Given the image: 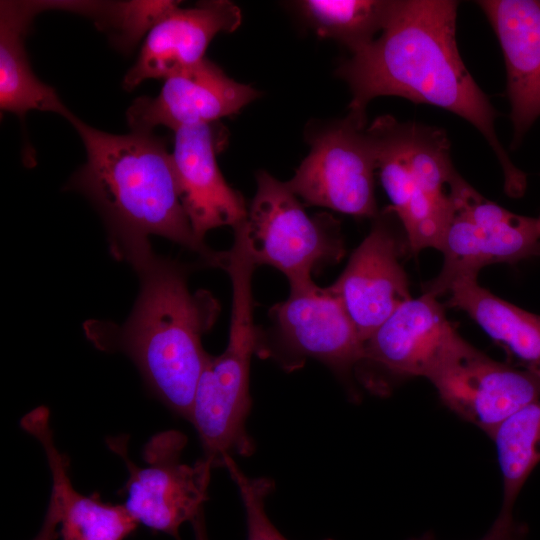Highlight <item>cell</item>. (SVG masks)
<instances>
[{
    "mask_svg": "<svg viewBox=\"0 0 540 540\" xmlns=\"http://www.w3.org/2000/svg\"><path fill=\"white\" fill-rule=\"evenodd\" d=\"M458 2L391 1L378 36L337 69L351 91L349 114L366 125V108L398 96L445 109L473 125L495 153L511 197L523 195L526 175L510 160L495 130L497 111L467 70L456 41Z\"/></svg>",
    "mask_w": 540,
    "mask_h": 540,
    "instance_id": "1",
    "label": "cell"
},
{
    "mask_svg": "<svg viewBox=\"0 0 540 540\" xmlns=\"http://www.w3.org/2000/svg\"><path fill=\"white\" fill-rule=\"evenodd\" d=\"M108 240L111 254L136 272L140 291L124 324L90 320L85 333L100 350L130 357L157 397L189 419L209 355L202 338L215 324L220 304L207 290L191 291L189 269L156 254L148 236L114 233Z\"/></svg>",
    "mask_w": 540,
    "mask_h": 540,
    "instance_id": "2",
    "label": "cell"
},
{
    "mask_svg": "<svg viewBox=\"0 0 540 540\" xmlns=\"http://www.w3.org/2000/svg\"><path fill=\"white\" fill-rule=\"evenodd\" d=\"M68 121L86 152L68 187L90 200L108 234L161 236L197 254L204 265L223 269L225 251L211 249L192 230L163 138L146 131L112 134L74 114Z\"/></svg>",
    "mask_w": 540,
    "mask_h": 540,
    "instance_id": "3",
    "label": "cell"
},
{
    "mask_svg": "<svg viewBox=\"0 0 540 540\" xmlns=\"http://www.w3.org/2000/svg\"><path fill=\"white\" fill-rule=\"evenodd\" d=\"M244 234L234 233L226 251L224 269L232 286L228 343L218 356L208 355L201 371L189 421L196 429L204 457L214 467L227 456H250L255 449L246 430L252 400L249 394L250 364L256 351L252 278L255 268Z\"/></svg>",
    "mask_w": 540,
    "mask_h": 540,
    "instance_id": "4",
    "label": "cell"
},
{
    "mask_svg": "<svg viewBox=\"0 0 540 540\" xmlns=\"http://www.w3.org/2000/svg\"><path fill=\"white\" fill-rule=\"evenodd\" d=\"M366 131L377 172L413 253L440 250L453 214L452 194L460 176L451 161L450 142L440 128L377 117Z\"/></svg>",
    "mask_w": 540,
    "mask_h": 540,
    "instance_id": "5",
    "label": "cell"
},
{
    "mask_svg": "<svg viewBox=\"0 0 540 540\" xmlns=\"http://www.w3.org/2000/svg\"><path fill=\"white\" fill-rule=\"evenodd\" d=\"M241 224L249 255L257 265L281 271L290 286L312 281V274L345 254L340 223L329 214L309 216L286 182L266 171Z\"/></svg>",
    "mask_w": 540,
    "mask_h": 540,
    "instance_id": "6",
    "label": "cell"
},
{
    "mask_svg": "<svg viewBox=\"0 0 540 540\" xmlns=\"http://www.w3.org/2000/svg\"><path fill=\"white\" fill-rule=\"evenodd\" d=\"M269 326H257L256 351L286 371L301 368L307 359L349 379L363 356V341L342 301L314 281L290 286L289 297L273 305Z\"/></svg>",
    "mask_w": 540,
    "mask_h": 540,
    "instance_id": "7",
    "label": "cell"
},
{
    "mask_svg": "<svg viewBox=\"0 0 540 540\" xmlns=\"http://www.w3.org/2000/svg\"><path fill=\"white\" fill-rule=\"evenodd\" d=\"M126 441L124 437L108 440L129 473L124 506L138 523L178 538L181 525L192 522L203 510L214 468L212 462L205 457L192 465L181 462L187 438L176 430L150 439L143 452L145 467L129 459Z\"/></svg>",
    "mask_w": 540,
    "mask_h": 540,
    "instance_id": "8",
    "label": "cell"
},
{
    "mask_svg": "<svg viewBox=\"0 0 540 540\" xmlns=\"http://www.w3.org/2000/svg\"><path fill=\"white\" fill-rule=\"evenodd\" d=\"M440 251L441 271L424 285V293L436 298L460 280L477 278L487 265L540 256V217L510 212L467 187L458 197Z\"/></svg>",
    "mask_w": 540,
    "mask_h": 540,
    "instance_id": "9",
    "label": "cell"
},
{
    "mask_svg": "<svg viewBox=\"0 0 540 540\" xmlns=\"http://www.w3.org/2000/svg\"><path fill=\"white\" fill-rule=\"evenodd\" d=\"M366 128L349 114L313 135L309 154L286 182L291 191L308 205L377 217V167Z\"/></svg>",
    "mask_w": 540,
    "mask_h": 540,
    "instance_id": "10",
    "label": "cell"
},
{
    "mask_svg": "<svg viewBox=\"0 0 540 540\" xmlns=\"http://www.w3.org/2000/svg\"><path fill=\"white\" fill-rule=\"evenodd\" d=\"M452 412L489 437L510 416L540 400V378L497 362L462 337L426 378Z\"/></svg>",
    "mask_w": 540,
    "mask_h": 540,
    "instance_id": "11",
    "label": "cell"
},
{
    "mask_svg": "<svg viewBox=\"0 0 540 540\" xmlns=\"http://www.w3.org/2000/svg\"><path fill=\"white\" fill-rule=\"evenodd\" d=\"M460 337L438 298L423 293L400 306L364 342L355 371L367 388L382 393L388 377L427 378Z\"/></svg>",
    "mask_w": 540,
    "mask_h": 540,
    "instance_id": "12",
    "label": "cell"
},
{
    "mask_svg": "<svg viewBox=\"0 0 540 540\" xmlns=\"http://www.w3.org/2000/svg\"><path fill=\"white\" fill-rule=\"evenodd\" d=\"M164 80L156 97H139L127 109L132 131L154 132L164 126L175 132L186 126L215 123L239 113L260 96L255 88L233 80L207 58Z\"/></svg>",
    "mask_w": 540,
    "mask_h": 540,
    "instance_id": "13",
    "label": "cell"
},
{
    "mask_svg": "<svg viewBox=\"0 0 540 540\" xmlns=\"http://www.w3.org/2000/svg\"><path fill=\"white\" fill-rule=\"evenodd\" d=\"M226 136L215 123L175 131L171 153L179 196L195 236L202 242L208 231L243 223L248 208L242 195L224 179L216 160Z\"/></svg>",
    "mask_w": 540,
    "mask_h": 540,
    "instance_id": "14",
    "label": "cell"
},
{
    "mask_svg": "<svg viewBox=\"0 0 540 540\" xmlns=\"http://www.w3.org/2000/svg\"><path fill=\"white\" fill-rule=\"evenodd\" d=\"M401 246L384 216L352 252L330 288L342 301L364 342L412 297L400 262Z\"/></svg>",
    "mask_w": 540,
    "mask_h": 540,
    "instance_id": "15",
    "label": "cell"
},
{
    "mask_svg": "<svg viewBox=\"0 0 540 540\" xmlns=\"http://www.w3.org/2000/svg\"><path fill=\"white\" fill-rule=\"evenodd\" d=\"M241 21L239 7L230 1H202L185 9L178 4L147 33L123 87L132 90L148 79H166L201 61L213 38L235 31Z\"/></svg>",
    "mask_w": 540,
    "mask_h": 540,
    "instance_id": "16",
    "label": "cell"
},
{
    "mask_svg": "<svg viewBox=\"0 0 540 540\" xmlns=\"http://www.w3.org/2000/svg\"><path fill=\"white\" fill-rule=\"evenodd\" d=\"M502 49L513 142L540 116V0H481Z\"/></svg>",
    "mask_w": 540,
    "mask_h": 540,
    "instance_id": "17",
    "label": "cell"
},
{
    "mask_svg": "<svg viewBox=\"0 0 540 540\" xmlns=\"http://www.w3.org/2000/svg\"><path fill=\"white\" fill-rule=\"evenodd\" d=\"M32 1H1L0 108L23 118L27 112H53L67 120L72 113L55 89L34 74L24 38L37 14Z\"/></svg>",
    "mask_w": 540,
    "mask_h": 540,
    "instance_id": "18",
    "label": "cell"
},
{
    "mask_svg": "<svg viewBox=\"0 0 540 540\" xmlns=\"http://www.w3.org/2000/svg\"><path fill=\"white\" fill-rule=\"evenodd\" d=\"M45 452L52 478L51 495L60 510L61 540H124L138 522L124 505L105 503L100 496H86L74 489L67 457L57 448L49 424L38 425L32 433Z\"/></svg>",
    "mask_w": 540,
    "mask_h": 540,
    "instance_id": "19",
    "label": "cell"
},
{
    "mask_svg": "<svg viewBox=\"0 0 540 540\" xmlns=\"http://www.w3.org/2000/svg\"><path fill=\"white\" fill-rule=\"evenodd\" d=\"M448 306L467 313L522 366L540 378V315L503 300L467 278L447 292Z\"/></svg>",
    "mask_w": 540,
    "mask_h": 540,
    "instance_id": "20",
    "label": "cell"
},
{
    "mask_svg": "<svg viewBox=\"0 0 540 540\" xmlns=\"http://www.w3.org/2000/svg\"><path fill=\"white\" fill-rule=\"evenodd\" d=\"M391 1L303 0L296 5L315 33L345 45L351 53L381 32Z\"/></svg>",
    "mask_w": 540,
    "mask_h": 540,
    "instance_id": "21",
    "label": "cell"
},
{
    "mask_svg": "<svg viewBox=\"0 0 540 540\" xmlns=\"http://www.w3.org/2000/svg\"><path fill=\"white\" fill-rule=\"evenodd\" d=\"M490 438L495 443L502 474L501 510L513 511L524 483L540 462V400L510 416Z\"/></svg>",
    "mask_w": 540,
    "mask_h": 540,
    "instance_id": "22",
    "label": "cell"
},
{
    "mask_svg": "<svg viewBox=\"0 0 540 540\" xmlns=\"http://www.w3.org/2000/svg\"><path fill=\"white\" fill-rule=\"evenodd\" d=\"M223 467L227 468L235 482L243 503L247 540H287L273 525L265 511V502L274 490V482L266 477H249L239 468L232 456L224 459Z\"/></svg>",
    "mask_w": 540,
    "mask_h": 540,
    "instance_id": "23",
    "label": "cell"
},
{
    "mask_svg": "<svg viewBox=\"0 0 540 540\" xmlns=\"http://www.w3.org/2000/svg\"><path fill=\"white\" fill-rule=\"evenodd\" d=\"M528 528L525 524L517 522L513 511L501 510L488 533L480 540H526ZM410 540H435L431 533Z\"/></svg>",
    "mask_w": 540,
    "mask_h": 540,
    "instance_id": "24",
    "label": "cell"
},
{
    "mask_svg": "<svg viewBox=\"0 0 540 540\" xmlns=\"http://www.w3.org/2000/svg\"><path fill=\"white\" fill-rule=\"evenodd\" d=\"M60 510L56 499L51 495L43 524L33 540H57L59 535Z\"/></svg>",
    "mask_w": 540,
    "mask_h": 540,
    "instance_id": "25",
    "label": "cell"
},
{
    "mask_svg": "<svg viewBox=\"0 0 540 540\" xmlns=\"http://www.w3.org/2000/svg\"><path fill=\"white\" fill-rule=\"evenodd\" d=\"M196 540H208L205 529L204 514H199L192 522Z\"/></svg>",
    "mask_w": 540,
    "mask_h": 540,
    "instance_id": "26",
    "label": "cell"
}]
</instances>
